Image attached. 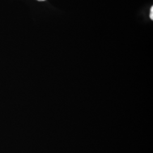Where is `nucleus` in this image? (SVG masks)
<instances>
[{
	"mask_svg": "<svg viewBox=\"0 0 153 153\" xmlns=\"http://www.w3.org/2000/svg\"><path fill=\"white\" fill-rule=\"evenodd\" d=\"M37 1H44L45 0H37Z\"/></svg>",
	"mask_w": 153,
	"mask_h": 153,
	"instance_id": "nucleus-2",
	"label": "nucleus"
},
{
	"mask_svg": "<svg viewBox=\"0 0 153 153\" xmlns=\"http://www.w3.org/2000/svg\"><path fill=\"white\" fill-rule=\"evenodd\" d=\"M150 18L152 20H153V7L152 6L150 9Z\"/></svg>",
	"mask_w": 153,
	"mask_h": 153,
	"instance_id": "nucleus-1",
	"label": "nucleus"
}]
</instances>
